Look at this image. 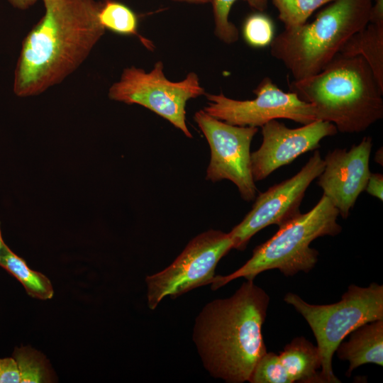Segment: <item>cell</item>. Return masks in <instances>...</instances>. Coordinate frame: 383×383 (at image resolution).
<instances>
[{"instance_id":"cell-1","label":"cell","mask_w":383,"mask_h":383,"mask_svg":"<svg viewBox=\"0 0 383 383\" xmlns=\"http://www.w3.org/2000/svg\"><path fill=\"white\" fill-rule=\"evenodd\" d=\"M45 13L22 42L13 89L39 95L61 83L88 57L105 33L95 0H42Z\"/></svg>"},{"instance_id":"cell-2","label":"cell","mask_w":383,"mask_h":383,"mask_svg":"<svg viewBox=\"0 0 383 383\" xmlns=\"http://www.w3.org/2000/svg\"><path fill=\"white\" fill-rule=\"evenodd\" d=\"M267 292L246 280L228 298L206 304L195 319L192 339L204 368L228 383L248 382L267 352L262 336Z\"/></svg>"},{"instance_id":"cell-3","label":"cell","mask_w":383,"mask_h":383,"mask_svg":"<svg viewBox=\"0 0 383 383\" xmlns=\"http://www.w3.org/2000/svg\"><path fill=\"white\" fill-rule=\"evenodd\" d=\"M289 87L313 106L316 120L343 133L363 132L383 118V90L360 56L338 53L321 72Z\"/></svg>"},{"instance_id":"cell-4","label":"cell","mask_w":383,"mask_h":383,"mask_svg":"<svg viewBox=\"0 0 383 383\" xmlns=\"http://www.w3.org/2000/svg\"><path fill=\"white\" fill-rule=\"evenodd\" d=\"M372 0H335L311 23L285 29L270 43L271 55L300 80L321 72L369 23Z\"/></svg>"},{"instance_id":"cell-5","label":"cell","mask_w":383,"mask_h":383,"mask_svg":"<svg viewBox=\"0 0 383 383\" xmlns=\"http://www.w3.org/2000/svg\"><path fill=\"white\" fill-rule=\"evenodd\" d=\"M338 216V209L323 194L310 211L279 227L274 235L257 246L252 257L239 269L228 275L215 276L211 289L240 277L254 280L257 274L270 270H279L287 277L309 272L318 258V251L310 244L318 238L339 234L342 227L337 222Z\"/></svg>"},{"instance_id":"cell-6","label":"cell","mask_w":383,"mask_h":383,"mask_svg":"<svg viewBox=\"0 0 383 383\" xmlns=\"http://www.w3.org/2000/svg\"><path fill=\"white\" fill-rule=\"evenodd\" d=\"M284 301L294 307L309 325L321 358V383H340L332 367L339 344L353 330L366 323L383 319V285L373 282L362 287L350 284L341 299L331 304H311L289 292Z\"/></svg>"},{"instance_id":"cell-7","label":"cell","mask_w":383,"mask_h":383,"mask_svg":"<svg viewBox=\"0 0 383 383\" xmlns=\"http://www.w3.org/2000/svg\"><path fill=\"white\" fill-rule=\"evenodd\" d=\"M161 61L146 72L134 66L123 70L119 81L109 90L111 100L143 106L170 121L188 138H192L186 124V105L205 94L197 74L189 72L180 82H171L164 74Z\"/></svg>"},{"instance_id":"cell-8","label":"cell","mask_w":383,"mask_h":383,"mask_svg":"<svg viewBox=\"0 0 383 383\" xmlns=\"http://www.w3.org/2000/svg\"><path fill=\"white\" fill-rule=\"evenodd\" d=\"M231 249L228 233L211 229L194 237L168 267L145 277L148 308L155 309L167 296L174 299L211 284L218 262Z\"/></svg>"},{"instance_id":"cell-9","label":"cell","mask_w":383,"mask_h":383,"mask_svg":"<svg viewBox=\"0 0 383 383\" xmlns=\"http://www.w3.org/2000/svg\"><path fill=\"white\" fill-rule=\"evenodd\" d=\"M194 119L206 137L211 149L206 179L232 182L241 198L255 199L257 187L252 177L250 145L258 128L227 123L206 113L196 111Z\"/></svg>"},{"instance_id":"cell-10","label":"cell","mask_w":383,"mask_h":383,"mask_svg":"<svg viewBox=\"0 0 383 383\" xmlns=\"http://www.w3.org/2000/svg\"><path fill=\"white\" fill-rule=\"evenodd\" d=\"M323 168V159L316 150L296 174L260 193L251 210L228 233L233 249L243 250L260 230L270 225L280 227L298 216L306 189Z\"/></svg>"},{"instance_id":"cell-11","label":"cell","mask_w":383,"mask_h":383,"mask_svg":"<svg viewBox=\"0 0 383 383\" xmlns=\"http://www.w3.org/2000/svg\"><path fill=\"white\" fill-rule=\"evenodd\" d=\"M256 97L236 100L222 93L207 94L204 111L212 117L238 126L262 127L272 120L285 118L303 125L316 121L313 106L292 92H284L266 77L253 90Z\"/></svg>"},{"instance_id":"cell-12","label":"cell","mask_w":383,"mask_h":383,"mask_svg":"<svg viewBox=\"0 0 383 383\" xmlns=\"http://www.w3.org/2000/svg\"><path fill=\"white\" fill-rule=\"evenodd\" d=\"M261 128L262 143L250 154L255 182L263 180L301 155L316 150L322 139L335 135L338 132L333 123L321 120L295 128L272 120Z\"/></svg>"},{"instance_id":"cell-13","label":"cell","mask_w":383,"mask_h":383,"mask_svg":"<svg viewBox=\"0 0 383 383\" xmlns=\"http://www.w3.org/2000/svg\"><path fill=\"white\" fill-rule=\"evenodd\" d=\"M372 148V139L366 136L350 150L335 148L323 158L324 168L317 184L343 218H348L359 195L365 189L371 174Z\"/></svg>"},{"instance_id":"cell-14","label":"cell","mask_w":383,"mask_h":383,"mask_svg":"<svg viewBox=\"0 0 383 383\" xmlns=\"http://www.w3.org/2000/svg\"><path fill=\"white\" fill-rule=\"evenodd\" d=\"M321 358L317 346L296 337L279 354L271 353L268 372L273 383H321Z\"/></svg>"},{"instance_id":"cell-15","label":"cell","mask_w":383,"mask_h":383,"mask_svg":"<svg viewBox=\"0 0 383 383\" xmlns=\"http://www.w3.org/2000/svg\"><path fill=\"white\" fill-rule=\"evenodd\" d=\"M349 335V339L343 340L335 350L340 360L349 362L345 375L349 377L365 364L383 365V319L362 324Z\"/></svg>"},{"instance_id":"cell-16","label":"cell","mask_w":383,"mask_h":383,"mask_svg":"<svg viewBox=\"0 0 383 383\" xmlns=\"http://www.w3.org/2000/svg\"><path fill=\"white\" fill-rule=\"evenodd\" d=\"M339 53L362 57L383 90V25L370 22L347 41Z\"/></svg>"},{"instance_id":"cell-17","label":"cell","mask_w":383,"mask_h":383,"mask_svg":"<svg viewBox=\"0 0 383 383\" xmlns=\"http://www.w3.org/2000/svg\"><path fill=\"white\" fill-rule=\"evenodd\" d=\"M0 266L18 279L31 297L47 300L53 296L54 289L50 279L43 274L31 270L5 243L0 251Z\"/></svg>"},{"instance_id":"cell-18","label":"cell","mask_w":383,"mask_h":383,"mask_svg":"<svg viewBox=\"0 0 383 383\" xmlns=\"http://www.w3.org/2000/svg\"><path fill=\"white\" fill-rule=\"evenodd\" d=\"M13 357L17 364L21 383L52 382L48 361L40 352L28 346L16 348Z\"/></svg>"},{"instance_id":"cell-19","label":"cell","mask_w":383,"mask_h":383,"mask_svg":"<svg viewBox=\"0 0 383 383\" xmlns=\"http://www.w3.org/2000/svg\"><path fill=\"white\" fill-rule=\"evenodd\" d=\"M99 19L106 30L121 35H138V18L126 5L113 0L101 3Z\"/></svg>"},{"instance_id":"cell-20","label":"cell","mask_w":383,"mask_h":383,"mask_svg":"<svg viewBox=\"0 0 383 383\" xmlns=\"http://www.w3.org/2000/svg\"><path fill=\"white\" fill-rule=\"evenodd\" d=\"M237 0H211L215 34L227 44L236 42L238 39V30L235 26L229 21V13L233 4ZM252 9L259 11H265L269 0H243Z\"/></svg>"},{"instance_id":"cell-21","label":"cell","mask_w":383,"mask_h":383,"mask_svg":"<svg viewBox=\"0 0 383 383\" xmlns=\"http://www.w3.org/2000/svg\"><path fill=\"white\" fill-rule=\"evenodd\" d=\"M285 29L301 26L322 6L335 0H271Z\"/></svg>"},{"instance_id":"cell-22","label":"cell","mask_w":383,"mask_h":383,"mask_svg":"<svg viewBox=\"0 0 383 383\" xmlns=\"http://www.w3.org/2000/svg\"><path fill=\"white\" fill-rule=\"evenodd\" d=\"M243 36L251 46L262 48L270 45L274 38V26L271 19L262 13L248 17L243 28Z\"/></svg>"},{"instance_id":"cell-23","label":"cell","mask_w":383,"mask_h":383,"mask_svg":"<svg viewBox=\"0 0 383 383\" xmlns=\"http://www.w3.org/2000/svg\"><path fill=\"white\" fill-rule=\"evenodd\" d=\"M18 382H20L19 372L14 358H0V383Z\"/></svg>"},{"instance_id":"cell-24","label":"cell","mask_w":383,"mask_h":383,"mask_svg":"<svg viewBox=\"0 0 383 383\" xmlns=\"http://www.w3.org/2000/svg\"><path fill=\"white\" fill-rule=\"evenodd\" d=\"M369 194L382 201L383 175L381 173H371L365 189Z\"/></svg>"},{"instance_id":"cell-25","label":"cell","mask_w":383,"mask_h":383,"mask_svg":"<svg viewBox=\"0 0 383 383\" xmlns=\"http://www.w3.org/2000/svg\"><path fill=\"white\" fill-rule=\"evenodd\" d=\"M370 22L383 25V0H372Z\"/></svg>"},{"instance_id":"cell-26","label":"cell","mask_w":383,"mask_h":383,"mask_svg":"<svg viewBox=\"0 0 383 383\" xmlns=\"http://www.w3.org/2000/svg\"><path fill=\"white\" fill-rule=\"evenodd\" d=\"M15 8L25 10L33 6L38 0H8Z\"/></svg>"},{"instance_id":"cell-27","label":"cell","mask_w":383,"mask_h":383,"mask_svg":"<svg viewBox=\"0 0 383 383\" xmlns=\"http://www.w3.org/2000/svg\"><path fill=\"white\" fill-rule=\"evenodd\" d=\"M382 147H381L375 153L374 160L379 165H382L383 155H382Z\"/></svg>"},{"instance_id":"cell-28","label":"cell","mask_w":383,"mask_h":383,"mask_svg":"<svg viewBox=\"0 0 383 383\" xmlns=\"http://www.w3.org/2000/svg\"><path fill=\"white\" fill-rule=\"evenodd\" d=\"M174 1H187V2L195 3V4H206L211 1V0H174Z\"/></svg>"},{"instance_id":"cell-29","label":"cell","mask_w":383,"mask_h":383,"mask_svg":"<svg viewBox=\"0 0 383 383\" xmlns=\"http://www.w3.org/2000/svg\"><path fill=\"white\" fill-rule=\"evenodd\" d=\"M4 243V242L3 240L2 235H1V224H0V251H1V249Z\"/></svg>"}]
</instances>
